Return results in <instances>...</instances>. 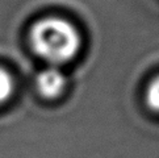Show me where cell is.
<instances>
[{
	"label": "cell",
	"instance_id": "obj_2",
	"mask_svg": "<svg viewBox=\"0 0 159 158\" xmlns=\"http://www.w3.org/2000/svg\"><path fill=\"white\" fill-rule=\"evenodd\" d=\"M36 84L43 98L54 99L63 92L66 87V77L58 67L50 66L37 75Z\"/></svg>",
	"mask_w": 159,
	"mask_h": 158
},
{
	"label": "cell",
	"instance_id": "obj_3",
	"mask_svg": "<svg viewBox=\"0 0 159 158\" xmlns=\"http://www.w3.org/2000/svg\"><path fill=\"white\" fill-rule=\"evenodd\" d=\"M13 90V82L12 78L4 69L0 67V104L7 101L9 96L12 95Z\"/></svg>",
	"mask_w": 159,
	"mask_h": 158
},
{
	"label": "cell",
	"instance_id": "obj_1",
	"mask_svg": "<svg viewBox=\"0 0 159 158\" xmlns=\"http://www.w3.org/2000/svg\"><path fill=\"white\" fill-rule=\"evenodd\" d=\"M30 45L38 57L52 66H58L71 61L78 54L82 38L70 21L59 17H48L33 25Z\"/></svg>",
	"mask_w": 159,
	"mask_h": 158
},
{
	"label": "cell",
	"instance_id": "obj_4",
	"mask_svg": "<svg viewBox=\"0 0 159 158\" xmlns=\"http://www.w3.org/2000/svg\"><path fill=\"white\" fill-rule=\"evenodd\" d=\"M147 104L152 111L159 112V77L151 82L146 95Z\"/></svg>",
	"mask_w": 159,
	"mask_h": 158
}]
</instances>
